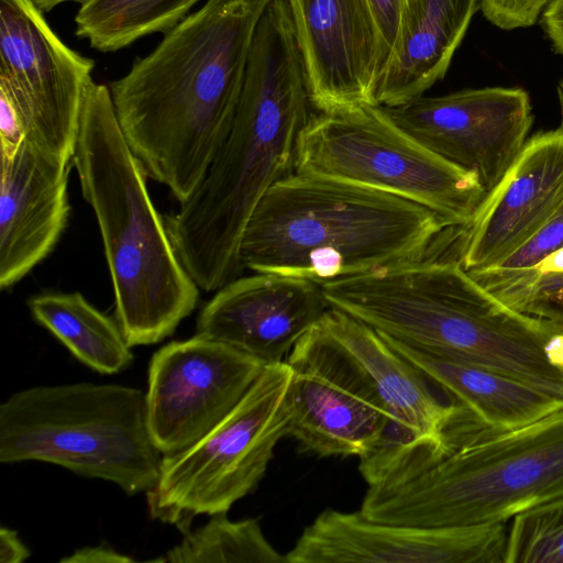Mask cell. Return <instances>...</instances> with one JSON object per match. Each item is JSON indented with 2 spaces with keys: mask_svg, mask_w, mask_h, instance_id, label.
<instances>
[{
  "mask_svg": "<svg viewBox=\"0 0 563 563\" xmlns=\"http://www.w3.org/2000/svg\"><path fill=\"white\" fill-rule=\"evenodd\" d=\"M71 164L98 222L128 344L163 341L195 310L199 287L175 252L106 85L88 88Z\"/></svg>",
  "mask_w": 563,
  "mask_h": 563,
  "instance_id": "obj_5",
  "label": "cell"
},
{
  "mask_svg": "<svg viewBox=\"0 0 563 563\" xmlns=\"http://www.w3.org/2000/svg\"><path fill=\"white\" fill-rule=\"evenodd\" d=\"M151 562L286 563V556L268 542L257 519L232 521L221 512L190 529L163 558Z\"/></svg>",
  "mask_w": 563,
  "mask_h": 563,
  "instance_id": "obj_24",
  "label": "cell"
},
{
  "mask_svg": "<svg viewBox=\"0 0 563 563\" xmlns=\"http://www.w3.org/2000/svg\"><path fill=\"white\" fill-rule=\"evenodd\" d=\"M544 353L548 362L563 376V327L548 339Z\"/></svg>",
  "mask_w": 563,
  "mask_h": 563,
  "instance_id": "obj_33",
  "label": "cell"
},
{
  "mask_svg": "<svg viewBox=\"0 0 563 563\" xmlns=\"http://www.w3.org/2000/svg\"><path fill=\"white\" fill-rule=\"evenodd\" d=\"M367 1L379 33L383 74L398 43L405 0Z\"/></svg>",
  "mask_w": 563,
  "mask_h": 563,
  "instance_id": "obj_28",
  "label": "cell"
},
{
  "mask_svg": "<svg viewBox=\"0 0 563 563\" xmlns=\"http://www.w3.org/2000/svg\"><path fill=\"white\" fill-rule=\"evenodd\" d=\"M563 202V131L528 139L472 221L459 228L456 258L467 272L495 266L530 239Z\"/></svg>",
  "mask_w": 563,
  "mask_h": 563,
  "instance_id": "obj_17",
  "label": "cell"
},
{
  "mask_svg": "<svg viewBox=\"0 0 563 563\" xmlns=\"http://www.w3.org/2000/svg\"><path fill=\"white\" fill-rule=\"evenodd\" d=\"M536 318L563 322V287L547 297L537 310Z\"/></svg>",
  "mask_w": 563,
  "mask_h": 563,
  "instance_id": "obj_32",
  "label": "cell"
},
{
  "mask_svg": "<svg viewBox=\"0 0 563 563\" xmlns=\"http://www.w3.org/2000/svg\"><path fill=\"white\" fill-rule=\"evenodd\" d=\"M330 308L380 335L500 372L563 398L544 344L563 322L509 308L456 257L399 263L322 285Z\"/></svg>",
  "mask_w": 563,
  "mask_h": 563,
  "instance_id": "obj_3",
  "label": "cell"
},
{
  "mask_svg": "<svg viewBox=\"0 0 563 563\" xmlns=\"http://www.w3.org/2000/svg\"><path fill=\"white\" fill-rule=\"evenodd\" d=\"M550 0H479L483 15L495 26L511 31L533 25Z\"/></svg>",
  "mask_w": 563,
  "mask_h": 563,
  "instance_id": "obj_27",
  "label": "cell"
},
{
  "mask_svg": "<svg viewBox=\"0 0 563 563\" xmlns=\"http://www.w3.org/2000/svg\"><path fill=\"white\" fill-rule=\"evenodd\" d=\"M504 563H563V496L511 519Z\"/></svg>",
  "mask_w": 563,
  "mask_h": 563,
  "instance_id": "obj_25",
  "label": "cell"
},
{
  "mask_svg": "<svg viewBox=\"0 0 563 563\" xmlns=\"http://www.w3.org/2000/svg\"><path fill=\"white\" fill-rule=\"evenodd\" d=\"M40 10H42L44 13L49 12L54 8H56L59 4L66 3V2H74L78 3L79 5L84 4L88 0H32Z\"/></svg>",
  "mask_w": 563,
  "mask_h": 563,
  "instance_id": "obj_34",
  "label": "cell"
},
{
  "mask_svg": "<svg viewBox=\"0 0 563 563\" xmlns=\"http://www.w3.org/2000/svg\"><path fill=\"white\" fill-rule=\"evenodd\" d=\"M322 325L368 379L385 406L389 423L369 453L387 456L409 448L449 451L457 408L374 329L330 308Z\"/></svg>",
  "mask_w": 563,
  "mask_h": 563,
  "instance_id": "obj_18",
  "label": "cell"
},
{
  "mask_svg": "<svg viewBox=\"0 0 563 563\" xmlns=\"http://www.w3.org/2000/svg\"><path fill=\"white\" fill-rule=\"evenodd\" d=\"M134 561V559L102 544L78 549L70 556L60 560L65 563H126Z\"/></svg>",
  "mask_w": 563,
  "mask_h": 563,
  "instance_id": "obj_30",
  "label": "cell"
},
{
  "mask_svg": "<svg viewBox=\"0 0 563 563\" xmlns=\"http://www.w3.org/2000/svg\"><path fill=\"white\" fill-rule=\"evenodd\" d=\"M385 110L427 148L475 173L486 194L520 154L533 123L529 93L519 87L421 96Z\"/></svg>",
  "mask_w": 563,
  "mask_h": 563,
  "instance_id": "obj_13",
  "label": "cell"
},
{
  "mask_svg": "<svg viewBox=\"0 0 563 563\" xmlns=\"http://www.w3.org/2000/svg\"><path fill=\"white\" fill-rule=\"evenodd\" d=\"M506 522L427 528L325 509L285 554L286 563H504Z\"/></svg>",
  "mask_w": 563,
  "mask_h": 563,
  "instance_id": "obj_14",
  "label": "cell"
},
{
  "mask_svg": "<svg viewBox=\"0 0 563 563\" xmlns=\"http://www.w3.org/2000/svg\"><path fill=\"white\" fill-rule=\"evenodd\" d=\"M452 227L430 209L367 187L294 172L261 199L244 229V269L324 285L431 256Z\"/></svg>",
  "mask_w": 563,
  "mask_h": 563,
  "instance_id": "obj_4",
  "label": "cell"
},
{
  "mask_svg": "<svg viewBox=\"0 0 563 563\" xmlns=\"http://www.w3.org/2000/svg\"><path fill=\"white\" fill-rule=\"evenodd\" d=\"M93 67L32 0H0V93L14 106L24 141L71 163Z\"/></svg>",
  "mask_w": 563,
  "mask_h": 563,
  "instance_id": "obj_10",
  "label": "cell"
},
{
  "mask_svg": "<svg viewBox=\"0 0 563 563\" xmlns=\"http://www.w3.org/2000/svg\"><path fill=\"white\" fill-rule=\"evenodd\" d=\"M556 92H558V99H559V106H560V117H561L559 128L563 131V79L560 80L558 88H556Z\"/></svg>",
  "mask_w": 563,
  "mask_h": 563,
  "instance_id": "obj_35",
  "label": "cell"
},
{
  "mask_svg": "<svg viewBox=\"0 0 563 563\" xmlns=\"http://www.w3.org/2000/svg\"><path fill=\"white\" fill-rule=\"evenodd\" d=\"M201 0H88L75 16L77 37L102 53L153 33H166Z\"/></svg>",
  "mask_w": 563,
  "mask_h": 563,
  "instance_id": "obj_23",
  "label": "cell"
},
{
  "mask_svg": "<svg viewBox=\"0 0 563 563\" xmlns=\"http://www.w3.org/2000/svg\"><path fill=\"white\" fill-rule=\"evenodd\" d=\"M73 164L23 141L1 156L0 288L9 289L55 249L69 218Z\"/></svg>",
  "mask_w": 563,
  "mask_h": 563,
  "instance_id": "obj_19",
  "label": "cell"
},
{
  "mask_svg": "<svg viewBox=\"0 0 563 563\" xmlns=\"http://www.w3.org/2000/svg\"><path fill=\"white\" fill-rule=\"evenodd\" d=\"M253 273L216 291L198 314L196 334L225 343L265 365L286 362L330 306L322 286L311 280Z\"/></svg>",
  "mask_w": 563,
  "mask_h": 563,
  "instance_id": "obj_15",
  "label": "cell"
},
{
  "mask_svg": "<svg viewBox=\"0 0 563 563\" xmlns=\"http://www.w3.org/2000/svg\"><path fill=\"white\" fill-rule=\"evenodd\" d=\"M271 1L206 0L108 86L129 147L178 203L199 187L230 133Z\"/></svg>",
  "mask_w": 563,
  "mask_h": 563,
  "instance_id": "obj_1",
  "label": "cell"
},
{
  "mask_svg": "<svg viewBox=\"0 0 563 563\" xmlns=\"http://www.w3.org/2000/svg\"><path fill=\"white\" fill-rule=\"evenodd\" d=\"M33 319L81 363L103 375L126 369L134 360L117 320L80 292L47 291L27 301Z\"/></svg>",
  "mask_w": 563,
  "mask_h": 563,
  "instance_id": "obj_22",
  "label": "cell"
},
{
  "mask_svg": "<svg viewBox=\"0 0 563 563\" xmlns=\"http://www.w3.org/2000/svg\"><path fill=\"white\" fill-rule=\"evenodd\" d=\"M478 9L479 0H405L398 43L376 88L377 104L401 106L441 80Z\"/></svg>",
  "mask_w": 563,
  "mask_h": 563,
  "instance_id": "obj_21",
  "label": "cell"
},
{
  "mask_svg": "<svg viewBox=\"0 0 563 563\" xmlns=\"http://www.w3.org/2000/svg\"><path fill=\"white\" fill-rule=\"evenodd\" d=\"M265 366L198 334L162 346L150 361L145 393L156 448L168 455L196 443L233 410Z\"/></svg>",
  "mask_w": 563,
  "mask_h": 563,
  "instance_id": "obj_12",
  "label": "cell"
},
{
  "mask_svg": "<svg viewBox=\"0 0 563 563\" xmlns=\"http://www.w3.org/2000/svg\"><path fill=\"white\" fill-rule=\"evenodd\" d=\"M380 336L459 409L455 434L461 443L527 426L563 408V398L500 372Z\"/></svg>",
  "mask_w": 563,
  "mask_h": 563,
  "instance_id": "obj_20",
  "label": "cell"
},
{
  "mask_svg": "<svg viewBox=\"0 0 563 563\" xmlns=\"http://www.w3.org/2000/svg\"><path fill=\"white\" fill-rule=\"evenodd\" d=\"M561 247H563V202L530 239L495 266L486 269L527 268Z\"/></svg>",
  "mask_w": 563,
  "mask_h": 563,
  "instance_id": "obj_26",
  "label": "cell"
},
{
  "mask_svg": "<svg viewBox=\"0 0 563 563\" xmlns=\"http://www.w3.org/2000/svg\"><path fill=\"white\" fill-rule=\"evenodd\" d=\"M163 454L147 424L145 393L120 384L40 385L0 405V462L36 461L115 484L126 495L158 482Z\"/></svg>",
  "mask_w": 563,
  "mask_h": 563,
  "instance_id": "obj_7",
  "label": "cell"
},
{
  "mask_svg": "<svg viewBox=\"0 0 563 563\" xmlns=\"http://www.w3.org/2000/svg\"><path fill=\"white\" fill-rule=\"evenodd\" d=\"M295 172L398 196L457 229L486 196L475 173L427 148L378 104L312 113L298 139Z\"/></svg>",
  "mask_w": 563,
  "mask_h": 563,
  "instance_id": "obj_8",
  "label": "cell"
},
{
  "mask_svg": "<svg viewBox=\"0 0 563 563\" xmlns=\"http://www.w3.org/2000/svg\"><path fill=\"white\" fill-rule=\"evenodd\" d=\"M540 24L555 53L563 56V0H550L540 15Z\"/></svg>",
  "mask_w": 563,
  "mask_h": 563,
  "instance_id": "obj_29",
  "label": "cell"
},
{
  "mask_svg": "<svg viewBox=\"0 0 563 563\" xmlns=\"http://www.w3.org/2000/svg\"><path fill=\"white\" fill-rule=\"evenodd\" d=\"M31 555L18 532L7 527L0 528V562L22 563Z\"/></svg>",
  "mask_w": 563,
  "mask_h": 563,
  "instance_id": "obj_31",
  "label": "cell"
},
{
  "mask_svg": "<svg viewBox=\"0 0 563 563\" xmlns=\"http://www.w3.org/2000/svg\"><path fill=\"white\" fill-rule=\"evenodd\" d=\"M287 362L266 365L233 410L189 448L163 455L159 478L146 493L152 519L183 534L200 515L228 512L265 476L274 450L287 435Z\"/></svg>",
  "mask_w": 563,
  "mask_h": 563,
  "instance_id": "obj_9",
  "label": "cell"
},
{
  "mask_svg": "<svg viewBox=\"0 0 563 563\" xmlns=\"http://www.w3.org/2000/svg\"><path fill=\"white\" fill-rule=\"evenodd\" d=\"M286 362L287 435L320 457H363L380 442L388 412L368 379L319 321Z\"/></svg>",
  "mask_w": 563,
  "mask_h": 563,
  "instance_id": "obj_11",
  "label": "cell"
},
{
  "mask_svg": "<svg viewBox=\"0 0 563 563\" xmlns=\"http://www.w3.org/2000/svg\"><path fill=\"white\" fill-rule=\"evenodd\" d=\"M311 108L289 7L272 0L254 33L230 133L196 191L165 218L175 252L199 289L217 291L242 275L246 223L268 189L295 172Z\"/></svg>",
  "mask_w": 563,
  "mask_h": 563,
  "instance_id": "obj_2",
  "label": "cell"
},
{
  "mask_svg": "<svg viewBox=\"0 0 563 563\" xmlns=\"http://www.w3.org/2000/svg\"><path fill=\"white\" fill-rule=\"evenodd\" d=\"M319 112L377 104L378 29L367 0H286Z\"/></svg>",
  "mask_w": 563,
  "mask_h": 563,
  "instance_id": "obj_16",
  "label": "cell"
},
{
  "mask_svg": "<svg viewBox=\"0 0 563 563\" xmlns=\"http://www.w3.org/2000/svg\"><path fill=\"white\" fill-rule=\"evenodd\" d=\"M562 496L563 408L368 486L358 511L383 523L462 527L507 522Z\"/></svg>",
  "mask_w": 563,
  "mask_h": 563,
  "instance_id": "obj_6",
  "label": "cell"
}]
</instances>
